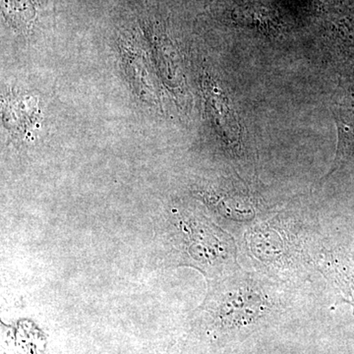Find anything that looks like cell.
Listing matches in <instances>:
<instances>
[{
  "instance_id": "cell-1",
  "label": "cell",
  "mask_w": 354,
  "mask_h": 354,
  "mask_svg": "<svg viewBox=\"0 0 354 354\" xmlns=\"http://www.w3.org/2000/svg\"><path fill=\"white\" fill-rule=\"evenodd\" d=\"M325 247L318 220L301 209H281L241 234V251L255 271L290 288L320 272Z\"/></svg>"
},
{
  "instance_id": "cell-2",
  "label": "cell",
  "mask_w": 354,
  "mask_h": 354,
  "mask_svg": "<svg viewBox=\"0 0 354 354\" xmlns=\"http://www.w3.org/2000/svg\"><path fill=\"white\" fill-rule=\"evenodd\" d=\"M290 286L243 268L209 279L200 314L216 334L250 333L288 308Z\"/></svg>"
},
{
  "instance_id": "cell-3",
  "label": "cell",
  "mask_w": 354,
  "mask_h": 354,
  "mask_svg": "<svg viewBox=\"0 0 354 354\" xmlns=\"http://www.w3.org/2000/svg\"><path fill=\"white\" fill-rule=\"evenodd\" d=\"M179 264L196 268L209 279L241 269L234 237L204 216L183 213L176 216Z\"/></svg>"
},
{
  "instance_id": "cell-4",
  "label": "cell",
  "mask_w": 354,
  "mask_h": 354,
  "mask_svg": "<svg viewBox=\"0 0 354 354\" xmlns=\"http://www.w3.org/2000/svg\"><path fill=\"white\" fill-rule=\"evenodd\" d=\"M201 195L211 209L228 225L241 230V234L272 215V208L264 198L244 181L223 186L218 190L205 191Z\"/></svg>"
},
{
  "instance_id": "cell-5",
  "label": "cell",
  "mask_w": 354,
  "mask_h": 354,
  "mask_svg": "<svg viewBox=\"0 0 354 354\" xmlns=\"http://www.w3.org/2000/svg\"><path fill=\"white\" fill-rule=\"evenodd\" d=\"M337 128V145L328 179L342 167H354V72L344 77L335 91L332 106Z\"/></svg>"
},
{
  "instance_id": "cell-6",
  "label": "cell",
  "mask_w": 354,
  "mask_h": 354,
  "mask_svg": "<svg viewBox=\"0 0 354 354\" xmlns=\"http://www.w3.org/2000/svg\"><path fill=\"white\" fill-rule=\"evenodd\" d=\"M344 286L351 295L354 293V265L349 267L344 278Z\"/></svg>"
},
{
  "instance_id": "cell-7",
  "label": "cell",
  "mask_w": 354,
  "mask_h": 354,
  "mask_svg": "<svg viewBox=\"0 0 354 354\" xmlns=\"http://www.w3.org/2000/svg\"><path fill=\"white\" fill-rule=\"evenodd\" d=\"M351 172H353L354 176V167H353V169H351Z\"/></svg>"
},
{
  "instance_id": "cell-8",
  "label": "cell",
  "mask_w": 354,
  "mask_h": 354,
  "mask_svg": "<svg viewBox=\"0 0 354 354\" xmlns=\"http://www.w3.org/2000/svg\"><path fill=\"white\" fill-rule=\"evenodd\" d=\"M351 307H353V314H354V304L353 305H351Z\"/></svg>"
}]
</instances>
